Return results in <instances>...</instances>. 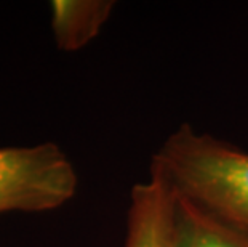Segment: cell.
<instances>
[{"mask_svg": "<svg viewBox=\"0 0 248 247\" xmlns=\"http://www.w3.org/2000/svg\"><path fill=\"white\" fill-rule=\"evenodd\" d=\"M77 185L72 162L55 143L0 148V214L58 209Z\"/></svg>", "mask_w": 248, "mask_h": 247, "instance_id": "2", "label": "cell"}, {"mask_svg": "<svg viewBox=\"0 0 248 247\" xmlns=\"http://www.w3.org/2000/svg\"><path fill=\"white\" fill-rule=\"evenodd\" d=\"M176 247H248V233L178 196Z\"/></svg>", "mask_w": 248, "mask_h": 247, "instance_id": "5", "label": "cell"}, {"mask_svg": "<svg viewBox=\"0 0 248 247\" xmlns=\"http://www.w3.org/2000/svg\"><path fill=\"white\" fill-rule=\"evenodd\" d=\"M114 5L110 0H53L51 31L56 47L64 51L83 49L108 23Z\"/></svg>", "mask_w": 248, "mask_h": 247, "instance_id": "4", "label": "cell"}, {"mask_svg": "<svg viewBox=\"0 0 248 247\" xmlns=\"http://www.w3.org/2000/svg\"><path fill=\"white\" fill-rule=\"evenodd\" d=\"M178 194L151 167L149 178L131 190L125 247H176Z\"/></svg>", "mask_w": 248, "mask_h": 247, "instance_id": "3", "label": "cell"}, {"mask_svg": "<svg viewBox=\"0 0 248 247\" xmlns=\"http://www.w3.org/2000/svg\"><path fill=\"white\" fill-rule=\"evenodd\" d=\"M191 201L221 222L248 233V152L181 124L167 136L152 165Z\"/></svg>", "mask_w": 248, "mask_h": 247, "instance_id": "1", "label": "cell"}]
</instances>
